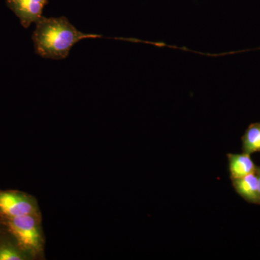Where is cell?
<instances>
[{
	"label": "cell",
	"instance_id": "cell-4",
	"mask_svg": "<svg viewBox=\"0 0 260 260\" xmlns=\"http://www.w3.org/2000/svg\"><path fill=\"white\" fill-rule=\"evenodd\" d=\"M49 0H6V5L20 20L24 28L37 23L42 17L43 10Z\"/></svg>",
	"mask_w": 260,
	"mask_h": 260
},
{
	"label": "cell",
	"instance_id": "cell-7",
	"mask_svg": "<svg viewBox=\"0 0 260 260\" xmlns=\"http://www.w3.org/2000/svg\"><path fill=\"white\" fill-rule=\"evenodd\" d=\"M31 256L16 244L8 240L0 241V260H28Z\"/></svg>",
	"mask_w": 260,
	"mask_h": 260
},
{
	"label": "cell",
	"instance_id": "cell-9",
	"mask_svg": "<svg viewBox=\"0 0 260 260\" xmlns=\"http://www.w3.org/2000/svg\"><path fill=\"white\" fill-rule=\"evenodd\" d=\"M256 176H257L258 186H259V191L260 194V168L256 169Z\"/></svg>",
	"mask_w": 260,
	"mask_h": 260
},
{
	"label": "cell",
	"instance_id": "cell-3",
	"mask_svg": "<svg viewBox=\"0 0 260 260\" xmlns=\"http://www.w3.org/2000/svg\"><path fill=\"white\" fill-rule=\"evenodd\" d=\"M32 214H40L34 196L18 190H0V218H12Z\"/></svg>",
	"mask_w": 260,
	"mask_h": 260
},
{
	"label": "cell",
	"instance_id": "cell-5",
	"mask_svg": "<svg viewBox=\"0 0 260 260\" xmlns=\"http://www.w3.org/2000/svg\"><path fill=\"white\" fill-rule=\"evenodd\" d=\"M233 181L238 194L249 203L260 204L259 186L256 172Z\"/></svg>",
	"mask_w": 260,
	"mask_h": 260
},
{
	"label": "cell",
	"instance_id": "cell-8",
	"mask_svg": "<svg viewBox=\"0 0 260 260\" xmlns=\"http://www.w3.org/2000/svg\"><path fill=\"white\" fill-rule=\"evenodd\" d=\"M243 150L244 153L260 152V124H253L249 126L243 137Z\"/></svg>",
	"mask_w": 260,
	"mask_h": 260
},
{
	"label": "cell",
	"instance_id": "cell-6",
	"mask_svg": "<svg viewBox=\"0 0 260 260\" xmlns=\"http://www.w3.org/2000/svg\"><path fill=\"white\" fill-rule=\"evenodd\" d=\"M229 169L233 180L256 172V168L247 153L229 155Z\"/></svg>",
	"mask_w": 260,
	"mask_h": 260
},
{
	"label": "cell",
	"instance_id": "cell-1",
	"mask_svg": "<svg viewBox=\"0 0 260 260\" xmlns=\"http://www.w3.org/2000/svg\"><path fill=\"white\" fill-rule=\"evenodd\" d=\"M32 39L36 53L44 59L61 60L69 55L77 43L99 35L85 34L79 31L66 17L45 18L37 22Z\"/></svg>",
	"mask_w": 260,
	"mask_h": 260
},
{
	"label": "cell",
	"instance_id": "cell-2",
	"mask_svg": "<svg viewBox=\"0 0 260 260\" xmlns=\"http://www.w3.org/2000/svg\"><path fill=\"white\" fill-rule=\"evenodd\" d=\"M3 221L16 244L32 259L42 255L44 239L41 214L3 218Z\"/></svg>",
	"mask_w": 260,
	"mask_h": 260
}]
</instances>
